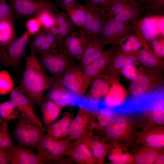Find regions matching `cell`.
I'll use <instances>...</instances> for the list:
<instances>
[{
	"mask_svg": "<svg viewBox=\"0 0 164 164\" xmlns=\"http://www.w3.org/2000/svg\"><path fill=\"white\" fill-rule=\"evenodd\" d=\"M163 15H149L132 26V31L148 45L156 38L164 36Z\"/></svg>",
	"mask_w": 164,
	"mask_h": 164,
	"instance_id": "6",
	"label": "cell"
},
{
	"mask_svg": "<svg viewBox=\"0 0 164 164\" xmlns=\"http://www.w3.org/2000/svg\"><path fill=\"white\" fill-rule=\"evenodd\" d=\"M106 155L109 159L114 164H125L131 163L133 159L126 152L125 147L119 144L105 145Z\"/></svg>",
	"mask_w": 164,
	"mask_h": 164,
	"instance_id": "26",
	"label": "cell"
},
{
	"mask_svg": "<svg viewBox=\"0 0 164 164\" xmlns=\"http://www.w3.org/2000/svg\"><path fill=\"white\" fill-rule=\"evenodd\" d=\"M132 31L130 22L119 21L111 17L104 25L97 38L102 46L109 44L118 45L122 39Z\"/></svg>",
	"mask_w": 164,
	"mask_h": 164,
	"instance_id": "7",
	"label": "cell"
},
{
	"mask_svg": "<svg viewBox=\"0 0 164 164\" xmlns=\"http://www.w3.org/2000/svg\"><path fill=\"white\" fill-rule=\"evenodd\" d=\"M54 0H48V1L49 2H52Z\"/></svg>",
	"mask_w": 164,
	"mask_h": 164,
	"instance_id": "57",
	"label": "cell"
},
{
	"mask_svg": "<svg viewBox=\"0 0 164 164\" xmlns=\"http://www.w3.org/2000/svg\"><path fill=\"white\" fill-rule=\"evenodd\" d=\"M8 122L5 121L0 125V143L5 129L8 128Z\"/></svg>",
	"mask_w": 164,
	"mask_h": 164,
	"instance_id": "54",
	"label": "cell"
},
{
	"mask_svg": "<svg viewBox=\"0 0 164 164\" xmlns=\"http://www.w3.org/2000/svg\"><path fill=\"white\" fill-rule=\"evenodd\" d=\"M107 137L115 142H129L136 139L134 125L127 117L118 115L113 117L105 127Z\"/></svg>",
	"mask_w": 164,
	"mask_h": 164,
	"instance_id": "4",
	"label": "cell"
},
{
	"mask_svg": "<svg viewBox=\"0 0 164 164\" xmlns=\"http://www.w3.org/2000/svg\"><path fill=\"white\" fill-rule=\"evenodd\" d=\"M45 38L46 43L50 44L57 45V38L48 31H46Z\"/></svg>",
	"mask_w": 164,
	"mask_h": 164,
	"instance_id": "52",
	"label": "cell"
},
{
	"mask_svg": "<svg viewBox=\"0 0 164 164\" xmlns=\"http://www.w3.org/2000/svg\"><path fill=\"white\" fill-rule=\"evenodd\" d=\"M40 107L42 113L43 124L47 128L56 120L63 108L49 100L44 101Z\"/></svg>",
	"mask_w": 164,
	"mask_h": 164,
	"instance_id": "28",
	"label": "cell"
},
{
	"mask_svg": "<svg viewBox=\"0 0 164 164\" xmlns=\"http://www.w3.org/2000/svg\"><path fill=\"white\" fill-rule=\"evenodd\" d=\"M146 43L135 33H131L124 37L118 45L122 51L130 53L138 52Z\"/></svg>",
	"mask_w": 164,
	"mask_h": 164,
	"instance_id": "31",
	"label": "cell"
},
{
	"mask_svg": "<svg viewBox=\"0 0 164 164\" xmlns=\"http://www.w3.org/2000/svg\"><path fill=\"white\" fill-rule=\"evenodd\" d=\"M55 13L48 10H45L39 12L35 16L39 21L42 29L47 31L55 25Z\"/></svg>",
	"mask_w": 164,
	"mask_h": 164,
	"instance_id": "35",
	"label": "cell"
},
{
	"mask_svg": "<svg viewBox=\"0 0 164 164\" xmlns=\"http://www.w3.org/2000/svg\"><path fill=\"white\" fill-rule=\"evenodd\" d=\"M57 45V44H50L45 42L41 46L36 53L53 50L56 48Z\"/></svg>",
	"mask_w": 164,
	"mask_h": 164,
	"instance_id": "49",
	"label": "cell"
},
{
	"mask_svg": "<svg viewBox=\"0 0 164 164\" xmlns=\"http://www.w3.org/2000/svg\"><path fill=\"white\" fill-rule=\"evenodd\" d=\"M30 148L17 145L9 154L11 164H44V159L39 152H35Z\"/></svg>",
	"mask_w": 164,
	"mask_h": 164,
	"instance_id": "19",
	"label": "cell"
},
{
	"mask_svg": "<svg viewBox=\"0 0 164 164\" xmlns=\"http://www.w3.org/2000/svg\"><path fill=\"white\" fill-rule=\"evenodd\" d=\"M16 146L13 141L11 135L9 132L8 128H7L1 139L0 147L6 151L8 155Z\"/></svg>",
	"mask_w": 164,
	"mask_h": 164,
	"instance_id": "39",
	"label": "cell"
},
{
	"mask_svg": "<svg viewBox=\"0 0 164 164\" xmlns=\"http://www.w3.org/2000/svg\"><path fill=\"white\" fill-rule=\"evenodd\" d=\"M36 54L42 66L51 74L54 82H57L64 73L75 65L74 60L57 47L51 51Z\"/></svg>",
	"mask_w": 164,
	"mask_h": 164,
	"instance_id": "3",
	"label": "cell"
},
{
	"mask_svg": "<svg viewBox=\"0 0 164 164\" xmlns=\"http://www.w3.org/2000/svg\"><path fill=\"white\" fill-rule=\"evenodd\" d=\"M138 61L146 69L161 67L163 63L162 60L154 54L147 43L139 51Z\"/></svg>",
	"mask_w": 164,
	"mask_h": 164,
	"instance_id": "29",
	"label": "cell"
},
{
	"mask_svg": "<svg viewBox=\"0 0 164 164\" xmlns=\"http://www.w3.org/2000/svg\"><path fill=\"white\" fill-rule=\"evenodd\" d=\"M65 10L69 19L76 26L84 28L86 19L84 5L75 2L67 6Z\"/></svg>",
	"mask_w": 164,
	"mask_h": 164,
	"instance_id": "30",
	"label": "cell"
},
{
	"mask_svg": "<svg viewBox=\"0 0 164 164\" xmlns=\"http://www.w3.org/2000/svg\"><path fill=\"white\" fill-rule=\"evenodd\" d=\"M94 79L90 84L87 92V96L94 100L99 99L105 96L108 93L110 84L113 79L106 71Z\"/></svg>",
	"mask_w": 164,
	"mask_h": 164,
	"instance_id": "24",
	"label": "cell"
},
{
	"mask_svg": "<svg viewBox=\"0 0 164 164\" xmlns=\"http://www.w3.org/2000/svg\"><path fill=\"white\" fill-rule=\"evenodd\" d=\"M149 45L153 49V52L158 58L161 59L164 56V37L159 36L153 40Z\"/></svg>",
	"mask_w": 164,
	"mask_h": 164,
	"instance_id": "40",
	"label": "cell"
},
{
	"mask_svg": "<svg viewBox=\"0 0 164 164\" xmlns=\"http://www.w3.org/2000/svg\"><path fill=\"white\" fill-rule=\"evenodd\" d=\"M46 31L42 29L36 35L35 37L32 41H30L29 43L32 50L36 53L41 46L45 42V34Z\"/></svg>",
	"mask_w": 164,
	"mask_h": 164,
	"instance_id": "43",
	"label": "cell"
},
{
	"mask_svg": "<svg viewBox=\"0 0 164 164\" xmlns=\"http://www.w3.org/2000/svg\"><path fill=\"white\" fill-rule=\"evenodd\" d=\"M147 10L149 15L164 13V0H147Z\"/></svg>",
	"mask_w": 164,
	"mask_h": 164,
	"instance_id": "41",
	"label": "cell"
},
{
	"mask_svg": "<svg viewBox=\"0 0 164 164\" xmlns=\"http://www.w3.org/2000/svg\"><path fill=\"white\" fill-rule=\"evenodd\" d=\"M139 51L134 53H126L121 50L118 45L106 69V72L112 76L116 70L137 63L138 61Z\"/></svg>",
	"mask_w": 164,
	"mask_h": 164,
	"instance_id": "20",
	"label": "cell"
},
{
	"mask_svg": "<svg viewBox=\"0 0 164 164\" xmlns=\"http://www.w3.org/2000/svg\"><path fill=\"white\" fill-rule=\"evenodd\" d=\"M65 155L69 156L73 160L78 164L99 163L89 147L85 144L78 140L72 143Z\"/></svg>",
	"mask_w": 164,
	"mask_h": 164,
	"instance_id": "21",
	"label": "cell"
},
{
	"mask_svg": "<svg viewBox=\"0 0 164 164\" xmlns=\"http://www.w3.org/2000/svg\"><path fill=\"white\" fill-rule=\"evenodd\" d=\"M164 163V155L163 150L162 149L158 155L153 164H162Z\"/></svg>",
	"mask_w": 164,
	"mask_h": 164,
	"instance_id": "53",
	"label": "cell"
},
{
	"mask_svg": "<svg viewBox=\"0 0 164 164\" xmlns=\"http://www.w3.org/2000/svg\"><path fill=\"white\" fill-rule=\"evenodd\" d=\"M85 6L86 19L84 29L87 34L97 37L103 26L111 17L104 9L89 2Z\"/></svg>",
	"mask_w": 164,
	"mask_h": 164,
	"instance_id": "12",
	"label": "cell"
},
{
	"mask_svg": "<svg viewBox=\"0 0 164 164\" xmlns=\"http://www.w3.org/2000/svg\"><path fill=\"white\" fill-rule=\"evenodd\" d=\"M147 93L118 106L114 109V111L125 113L151 110L157 102L164 98L163 92H161L160 90Z\"/></svg>",
	"mask_w": 164,
	"mask_h": 164,
	"instance_id": "11",
	"label": "cell"
},
{
	"mask_svg": "<svg viewBox=\"0 0 164 164\" xmlns=\"http://www.w3.org/2000/svg\"><path fill=\"white\" fill-rule=\"evenodd\" d=\"M87 34V45L78 66L82 71L85 67L99 57L104 52L103 46L99 43L97 37Z\"/></svg>",
	"mask_w": 164,
	"mask_h": 164,
	"instance_id": "22",
	"label": "cell"
},
{
	"mask_svg": "<svg viewBox=\"0 0 164 164\" xmlns=\"http://www.w3.org/2000/svg\"><path fill=\"white\" fill-rule=\"evenodd\" d=\"M0 13L8 19L14 20V11L12 6L6 0H0Z\"/></svg>",
	"mask_w": 164,
	"mask_h": 164,
	"instance_id": "45",
	"label": "cell"
},
{
	"mask_svg": "<svg viewBox=\"0 0 164 164\" xmlns=\"http://www.w3.org/2000/svg\"><path fill=\"white\" fill-rule=\"evenodd\" d=\"M48 137L56 139H60L68 136V128L47 130Z\"/></svg>",
	"mask_w": 164,
	"mask_h": 164,
	"instance_id": "46",
	"label": "cell"
},
{
	"mask_svg": "<svg viewBox=\"0 0 164 164\" xmlns=\"http://www.w3.org/2000/svg\"><path fill=\"white\" fill-rule=\"evenodd\" d=\"M25 26L26 32L30 37L36 35L41 29L40 23L35 17L28 19L26 22Z\"/></svg>",
	"mask_w": 164,
	"mask_h": 164,
	"instance_id": "42",
	"label": "cell"
},
{
	"mask_svg": "<svg viewBox=\"0 0 164 164\" xmlns=\"http://www.w3.org/2000/svg\"><path fill=\"white\" fill-rule=\"evenodd\" d=\"M12 136L17 145L25 148L36 149L45 135V128L26 118L19 115Z\"/></svg>",
	"mask_w": 164,
	"mask_h": 164,
	"instance_id": "2",
	"label": "cell"
},
{
	"mask_svg": "<svg viewBox=\"0 0 164 164\" xmlns=\"http://www.w3.org/2000/svg\"><path fill=\"white\" fill-rule=\"evenodd\" d=\"M78 140L85 144L99 163H104L106 156L105 145L103 142L90 135H84Z\"/></svg>",
	"mask_w": 164,
	"mask_h": 164,
	"instance_id": "27",
	"label": "cell"
},
{
	"mask_svg": "<svg viewBox=\"0 0 164 164\" xmlns=\"http://www.w3.org/2000/svg\"><path fill=\"white\" fill-rule=\"evenodd\" d=\"M55 83L59 84L77 95H83L87 90L85 86L83 71L76 65L67 70L58 81Z\"/></svg>",
	"mask_w": 164,
	"mask_h": 164,
	"instance_id": "15",
	"label": "cell"
},
{
	"mask_svg": "<svg viewBox=\"0 0 164 164\" xmlns=\"http://www.w3.org/2000/svg\"><path fill=\"white\" fill-rule=\"evenodd\" d=\"M137 1H140V0H136Z\"/></svg>",
	"mask_w": 164,
	"mask_h": 164,
	"instance_id": "58",
	"label": "cell"
},
{
	"mask_svg": "<svg viewBox=\"0 0 164 164\" xmlns=\"http://www.w3.org/2000/svg\"><path fill=\"white\" fill-rule=\"evenodd\" d=\"M72 143L69 140L56 139L45 135L36 149L43 156L46 163L56 161L65 154Z\"/></svg>",
	"mask_w": 164,
	"mask_h": 164,
	"instance_id": "10",
	"label": "cell"
},
{
	"mask_svg": "<svg viewBox=\"0 0 164 164\" xmlns=\"http://www.w3.org/2000/svg\"><path fill=\"white\" fill-rule=\"evenodd\" d=\"M92 114L86 108L80 107L75 118L73 119L69 128L68 136L70 139L77 140L86 135L87 130H90Z\"/></svg>",
	"mask_w": 164,
	"mask_h": 164,
	"instance_id": "18",
	"label": "cell"
},
{
	"mask_svg": "<svg viewBox=\"0 0 164 164\" xmlns=\"http://www.w3.org/2000/svg\"><path fill=\"white\" fill-rule=\"evenodd\" d=\"M6 121L0 115V125Z\"/></svg>",
	"mask_w": 164,
	"mask_h": 164,
	"instance_id": "56",
	"label": "cell"
},
{
	"mask_svg": "<svg viewBox=\"0 0 164 164\" xmlns=\"http://www.w3.org/2000/svg\"><path fill=\"white\" fill-rule=\"evenodd\" d=\"M161 67L146 69L132 79L129 89L132 97H140L159 84L161 79Z\"/></svg>",
	"mask_w": 164,
	"mask_h": 164,
	"instance_id": "8",
	"label": "cell"
},
{
	"mask_svg": "<svg viewBox=\"0 0 164 164\" xmlns=\"http://www.w3.org/2000/svg\"><path fill=\"white\" fill-rule=\"evenodd\" d=\"M162 149L143 146L135 153L134 159L135 162L138 164H153Z\"/></svg>",
	"mask_w": 164,
	"mask_h": 164,
	"instance_id": "33",
	"label": "cell"
},
{
	"mask_svg": "<svg viewBox=\"0 0 164 164\" xmlns=\"http://www.w3.org/2000/svg\"><path fill=\"white\" fill-rule=\"evenodd\" d=\"M76 0H57L55 3L58 6H60L63 10H65L66 8L70 4L75 2Z\"/></svg>",
	"mask_w": 164,
	"mask_h": 164,
	"instance_id": "51",
	"label": "cell"
},
{
	"mask_svg": "<svg viewBox=\"0 0 164 164\" xmlns=\"http://www.w3.org/2000/svg\"><path fill=\"white\" fill-rule=\"evenodd\" d=\"M0 115L8 122L18 119L20 114L18 110L10 100L0 103Z\"/></svg>",
	"mask_w": 164,
	"mask_h": 164,
	"instance_id": "34",
	"label": "cell"
},
{
	"mask_svg": "<svg viewBox=\"0 0 164 164\" xmlns=\"http://www.w3.org/2000/svg\"><path fill=\"white\" fill-rule=\"evenodd\" d=\"M114 0H88L90 3L101 8L104 9L108 13Z\"/></svg>",
	"mask_w": 164,
	"mask_h": 164,
	"instance_id": "47",
	"label": "cell"
},
{
	"mask_svg": "<svg viewBox=\"0 0 164 164\" xmlns=\"http://www.w3.org/2000/svg\"><path fill=\"white\" fill-rule=\"evenodd\" d=\"M26 64L19 88L28 97L34 107L40 106L43 101L44 93L54 81L48 75L37 57L31 49L29 56H25Z\"/></svg>",
	"mask_w": 164,
	"mask_h": 164,
	"instance_id": "1",
	"label": "cell"
},
{
	"mask_svg": "<svg viewBox=\"0 0 164 164\" xmlns=\"http://www.w3.org/2000/svg\"><path fill=\"white\" fill-rule=\"evenodd\" d=\"M10 101L19 111L20 115L34 121L44 128L42 122L36 114L31 103L18 87L10 93Z\"/></svg>",
	"mask_w": 164,
	"mask_h": 164,
	"instance_id": "16",
	"label": "cell"
},
{
	"mask_svg": "<svg viewBox=\"0 0 164 164\" xmlns=\"http://www.w3.org/2000/svg\"><path fill=\"white\" fill-rule=\"evenodd\" d=\"M55 25L57 27L69 19L67 14L63 12H57L54 14Z\"/></svg>",
	"mask_w": 164,
	"mask_h": 164,
	"instance_id": "48",
	"label": "cell"
},
{
	"mask_svg": "<svg viewBox=\"0 0 164 164\" xmlns=\"http://www.w3.org/2000/svg\"><path fill=\"white\" fill-rule=\"evenodd\" d=\"M47 90L43 101L49 100L62 108L72 104L73 94L59 84L53 82Z\"/></svg>",
	"mask_w": 164,
	"mask_h": 164,
	"instance_id": "23",
	"label": "cell"
},
{
	"mask_svg": "<svg viewBox=\"0 0 164 164\" xmlns=\"http://www.w3.org/2000/svg\"><path fill=\"white\" fill-rule=\"evenodd\" d=\"M76 27L70 19L58 26L57 46H60L66 38L77 31Z\"/></svg>",
	"mask_w": 164,
	"mask_h": 164,
	"instance_id": "36",
	"label": "cell"
},
{
	"mask_svg": "<svg viewBox=\"0 0 164 164\" xmlns=\"http://www.w3.org/2000/svg\"><path fill=\"white\" fill-rule=\"evenodd\" d=\"M72 120L70 114L67 113L62 118L47 128V130L69 128Z\"/></svg>",
	"mask_w": 164,
	"mask_h": 164,
	"instance_id": "44",
	"label": "cell"
},
{
	"mask_svg": "<svg viewBox=\"0 0 164 164\" xmlns=\"http://www.w3.org/2000/svg\"><path fill=\"white\" fill-rule=\"evenodd\" d=\"M58 27L54 25L48 30L49 31L52 35L55 36L57 39L58 35Z\"/></svg>",
	"mask_w": 164,
	"mask_h": 164,
	"instance_id": "55",
	"label": "cell"
},
{
	"mask_svg": "<svg viewBox=\"0 0 164 164\" xmlns=\"http://www.w3.org/2000/svg\"><path fill=\"white\" fill-rule=\"evenodd\" d=\"M118 45H114L110 49L104 51L99 57L84 68L82 71L87 89L94 79L106 71Z\"/></svg>",
	"mask_w": 164,
	"mask_h": 164,
	"instance_id": "13",
	"label": "cell"
},
{
	"mask_svg": "<svg viewBox=\"0 0 164 164\" xmlns=\"http://www.w3.org/2000/svg\"><path fill=\"white\" fill-rule=\"evenodd\" d=\"M14 13L22 17H35L39 12L48 10L54 13L60 12L55 3L45 0H7Z\"/></svg>",
	"mask_w": 164,
	"mask_h": 164,
	"instance_id": "9",
	"label": "cell"
},
{
	"mask_svg": "<svg viewBox=\"0 0 164 164\" xmlns=\"http://www.w3.org/2000/svg\"><path fill=\"white\" fill-rule=\"evenodd\" d=\"M13 20L0 22V48L5 47L15 39Z\"/></svg>",
	"mask_w": 164,
	"mask_h": 164,
	"instance_id": "32",
	"label": "cell"
},
{
	"mask_svg": "<svg viewBox=\"0 0 164 164\" xmlns=\"http://www.w3.org/2000/svg\"><path fill=\"white\" fill-rule=\"evenodd\" d=\"M9 164L10 160L7 153L0 147V164Z\"/></svg>",
	"mask_w": 164,
	"mask_h": 164,
	"instance_id": "50",
	"label": "cell"
},
{
	"mask_svg": "<svg viewBox=\"0 0 164 164\" xmlns=\"http://www.w3.org/2000/svg\"><path fill=\"white\" fill-rule=\"evenodd\" d=\"M87 42V34L83 28H80L66 38L60 46L57 47L74 60H79Z\"/></svg>",
	"mask_w": 164,
	"mask_h": 164,
	"instance_id": "14",
	"label": "cell"
},
{
	"mask_svg": "<svg viewBox=\"0 0 164 164\" xmlns=\"http://www.w3.org/2000/svg\"><path fill=\"white\" fill-rule=\"evenodd\" d=\"M15 87L9 73L5 70H0V95L10 93Z\"/></svg>",
	"mask_w": 164,
	"mask_h": 164,
	"instance_id": "37",
	"label": "cell"
},
{
	"mask_svg": "<svg viewBox=\"0 0 164 164\" xmlns=\"http://www.w3.org/2000/svg\"><path fill=\"white\" fill-rule=\"evenodd\" d=\"M29 37L25 32L5 47L0 48V64L14 69L19 68L21 59L26 55V48Z\"/></svg>",
	"mask_w": 164,
	"mask_h": 164,
	"instance_id": "5",
	"label": "cell"
},
{
	"mask_svg": "<svg viewBox=\"0 0 164 164\" xmlns=\"http://www.w3.org/2000/svg\"><path fill=\"white\" fill-rule=\"evenodd\" d=\"M136 140L143 146L161 149L164 146V129L162 125H149L137 134Z\"/></svg>",
	"mask_w": 164,
	"mask_h": 164,
	"instance_id": "17",
	"label": "cell"
},
{
	"mask_svg": "<svg viewBox=\"0 0 164 164\" xmlns=\"http://www.w3.org/2000/svg\"><path fill=\"white\" fill-rule=\"evenodd\" d=\"M164 98L159 100L151 110V119L152 121L159 125L164 124Z\"/></svg>",
	"mask_w": 164,
	"mask_h": 164,
	"instance_id": "38",
	"label": "cell"
},
{
	"mask_svg": "<svg viewBox=\"0 0 164 164\" xmlns=\"http://www.w3.org/2000/svg\"><path fill=\"white\" fill-rule=\"evenodd\" d=\"M143 11L142 7L137 1L129 0L122 9L113 17L119 21L129 22L132 26L139 20Z\"/></svg>",
	"mask_w": 164,
	"mask_h": 164,
	"instance_id": "25",
	"label": "cell"
}]
</instances>
